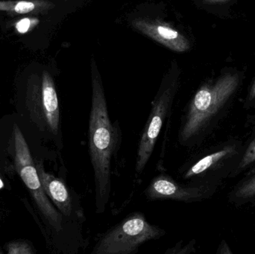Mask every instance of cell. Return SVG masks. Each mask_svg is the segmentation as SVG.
I'll return each instance as SVG.
<instances>
[{
  "label": "cell",
  "mask_w": 255,
  "mask_h": 254,
  "mask_svg": "<svg viewBox=\"0 0 255 254\" xmlns=\"http://www.w3.org/2000/svg\"><path fill=\"white\" fill-rule=\"evenodd\" d=\"M54 7L46 0H19V1H0V11L16 14L39 13Z\"/></svg>",
  "instance_id": "30bf717a"
},
{
  "label": "cell",
  "mask_w": 255,
  "mask_h": 254,
  "mask_svg": "<svg viewBox=\"0 0 255 254\" xmlns=\"http://www.w3.org/2000/svg\"><path fill=\"white\" fill-rule=\"evenodd\" d=\"M39 20L37 18H22L15 24V28L19 34H25L31 31L38 25Z\"/></svg>",
  "instance_id": "5bb4252c"
},
{
  "label": "cell",
  "mask_w": 255,
  "mask_h": 254,
  "mask_svg": "<svg viewBox=\"0 0 255 254\" xmlns=\"http://www.w3.org/2000/svg\"><path fill=\"white\" fill-rule=\"evenodd\" d=\"M3 187V183L2 181H1V179H0V189H1V188Z\"/></svg>",
  "instance_id": "d6986e66"
},
{
  "label": "cell",
  "mask_w": 255,
  "mask_h": 254,
  "mask_svg": "<svg viewBox=\"0 0 255 254\" xmlns=\"http://www.w3.org/2000/svg\"><path fill=\"white\" fill-rule=\"evenodd\" d=\"M254 162H255V139L246 152L245 155L240 164V167L245 168L247 166Z\"/></svg>",
  "instance_id": "9a60e30c"
},
{
  "label": "cell",
  "mask_w": 255,
  "mask_h": 254,
  "mask_svg": "<svg viewBox=\"0 0 255 254\" xmlns=\"http://www.w3.org/2000/svg\"><path fill=\"white\" fill-rule=\"evenodd\" d=\"M132 25L157 43L166 46L171 50L184 52L190 48L189 40L178 30L157 20L149 19H135Z\"/></svg>",
  "instance_id": "9c48e42d"
},
{
  "label": "cell",
  "mask_w": 255,
  "mask_h": 254,
  "mask_svg": "<svg viewBox=\"0 0 255 254\" xmlns=\"http://www.w3.org/2000/svg\"><path fill=\"white\" fill-rule=\"evenodd\" d=\"M234 152L233 147H227L222 149L218 152H214L211 155H207L205 158H202L200 161L192 166L184 174V179H190L195 176L199 175L202 173L205 172L207 170L213 167L214 164L226 158L228 155Z\"/></svg>",
  "instance_id": "8fae6325"
},
{
  "label": "cell",
  "mask_w": 255,
  "mask_h": 254,
  "mask_svg": "<svg viewBox=\"0 0 255 254\" xmlns=\"http://www.w3.org/2000/svg\"><path fill=\"white\" fill-rule=\"evenodd\" d=\"M193 243H190L188 246H184V247H181L179 246V244H177L175 247L172 248V249H168L165 254H190L193 252Z\"/></svg>",
  "instance_id": "2e32d148"
},
{
  "label": "cell",
  "mask_w": 255,
  "mask_h": 254,
  "mask_svg": "<svg viewBox=\"0 0 255 254\" xmlns=\"http://www.w3.org/2000/svg\"><path fill=\"white\" fill-rule=\"evenodd\" d=\"M7 254H31L34 253L31 246L25 242H12L7 246Z\"/></svg>",
  "instance_id": "4fadbf2b"
},
{
  "label": "cell",
  "mask_w": 255,
  "mask_h": 254,
  "mask_svg": "<svg viewBox=\"0 0 255 254\" xmlns=\"http://www.w3.org/2000/svg\"><path fill=\"white\" fill-rule=\"evenodd\" d=\"M229 1H231V0H203L202 3L211 5V4H224Z\"/></svg>",
  "instance_id": "e0dca14e"
},
{
  "label": "cell",
  "mask_w": 255,
  "mask_h": 254,
  "mask_svg": "<svg viewBox=\"0 0 255 254\" xmlns=\"http://www.w3.org/2000/svg\"><path fill=\"white\" fill-rule=\"evenodd\" d=\"M239 198H253L255 196V175L244 182L235 192Z\"/></svg>",
  "instance_id": "7c38bea8"
},
{
  "label": "cell",
  "mask_w": 255,
  "mask_h": 254,
  "mask_svg": "<svg viewBox=\"0 0 255 254\" xmlns=\"http://www.w3.org/2000/svg\"><path fill=\"white\" fill-rule=\"evenodd\" d=\"M250 98H251L252 99L255 98V82L254 85H253V88H252L251 92H250Z\"/></svg>",
  "instance_id": "ac0fdd59"
},
{
  "label": "cell",
  "mask_w": 255,
  "mask_h": 254,
  "mask_svg": "<svg viewBox=\"0 0 255 254\" xmlns=\"http://www.w3.org/2000/svg\"><path fill=\"white\" fill-rule=\"evenodd\" d=\"M165 234L164 230L149 223L142 213H132L106 232L91 254H136L142 245L158 240Z\"/></svg>",
  "instance_id": "3957f363"
},
{
  "label": "cell",
  "mask_w": 255,
  "mask_h": 254,
  "mask_svg": "<svg viewBox=\"0 0 255 254\" xmlns=\"http://www.w3.org/2000/svg\"><path fill=\"white\" fill-rule=\"evenodd\" d=\"M15 165L22 181L31 192L39 210L50 226L57 232L63 230L64 216L55 208L45 193L29 148L23 134L16 125L13 126Z\"/></svg>",
  "instance_id": "277c9868"
},
{
  "label": "cell",
  "mask_w": 255,
  "mask_h": 254,
  "mask_svg": "<svg viewBox=\"0 0 255 254\" xmlns=\"http://www.w3.org/2000/svg\"><path fill=\"white\" fill-rule=\"evenodd\" d=\"M32 83L28 82L27 104L33 120L37 126L52 137H59L61 119L58 94L53 79L44 71L41 79L35 76Z\"/></svg>",
  "instance_id": "8992f818"
},
{
  "label": "cell",
  "mask_w": 255,
  "mask_h": 254,
  "mask_svg": "<svg viewBox=\"0 0 255 254\" xmlns=\"http://www.w3.org/2000/svg\"><path fill=\"white\" fill-rule=\"evenodd\" d=\"M145 195L151 201L173 200L188 203L202 198L205 195V189L180 184L170 176L160 174L147 186Z\"/></svg>",
  "instance_id": "ba28073f"
},
{
  "label": "cell",
  "mask_w": 255,
  "mask_h": 254,
  "mask_svg": "<svg viewBox=\"0 0 255 254\" xmlns=\"http://www.w3.org/2000/svg\"><path fill=\"white\" fill-rule=\"evenodd\" d=\"M177 89V78L167 79L166 82H163L151 103V111L145 122L138 145L135 166V170L137 174H141L143 171L154 152L163 124L172 109Z\"/></svg>",
  "instance_id": "5b68a950"
},
{
  "label": "cell",
  "mask_w": 255,
  "mask_h": 254,
  "mask_svg": "<svg viewBox=\"0 0 255 254\" xmlns=\"http://www.w3.org/2000/svg\"><path fill=\"white\" fill-rule=\"evenodd\" d=\"M92 103L90 113L88 140L95 181L96 212L105 213L112 191V161L121 134L111 121L101 76L95 61H91Z\"/></svg>",
  "instance_id": "6da1fadb"
},
{
  "label": "cell",
  "mask_w": 255,
  "mask_h": 254,
  "mask_svg": "<svg viewBox=\"0 0 255 254\" xmlns=\"http://www.w3.org/2000/svg\"><path fill=\"white\" fill-rule=\"evenodd\" d=\"M35 166L42 187L58 211L67 219H76L79 223L85 222V215L80 203L75 202L74 198L65 183L46 172L41 163L37 162Z\"/></svg>",
  "instance_id": "52a82bcc"
},
{
  "label": "cell",
  "mask_w": 255,
  "mask_h": 254,
  "mask_svg": "<svg viewBox=\"0 0 255 254\" xmlns=\"http://www.w3.org/2000/svg\"><path fill=\"white\" fill-rule=\"evenodd\" d=\"M238 73H228L211 83L202 85L190 101L179 131V141L187 145L207 126L240 85Z\"/></svg>",
  "instance_id": "7a4b0ae2"
}]
</instances>
